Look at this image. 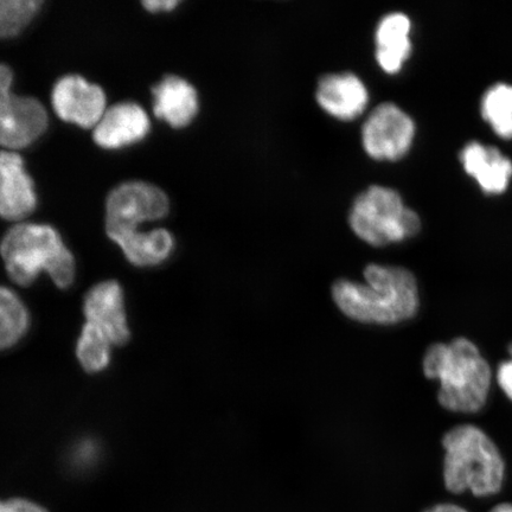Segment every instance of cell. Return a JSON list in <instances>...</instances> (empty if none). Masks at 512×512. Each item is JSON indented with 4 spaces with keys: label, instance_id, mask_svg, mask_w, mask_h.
Masks as SVG:
<instances>
[{
    "label": "cell",
    "instance_id": "cell-1",
    "mask_svg": "<svg viewBox=\"0 0 512 512\" xmlns=\"http://www.w3.org/2000/svg\"><path fill=\"white\" fill-rule=\"evenodd\" d=\"M163 190L145 182H128L115 188L106 203V232L136 266L162 264L174 251L175 241L165 229L138 232L139 224L163 219L169 213Z\"/></svg>",
    "mask_w": 512,
    "mask_h": 512
},
{
    "label": "cell",
    "instance_id": "cell-2",
    "mask_svg": "<svg viewBox=\"0 0 512 512\" xmlns=\"http://www.w3.org/2000/svg\"><path fill=\"white\" fill-rule=\"evenodd\" d=\"M364 283L339 279L332 299L344 316L370 325H396L418 315L420 292L415 275L401 266L369 264Z\"/></svg>",
    "mask_w": 512,
    "mask_h": 512
},
{
    "label": "cell",
    "instance_id": "cell-3",
    "mask_svg": "<svg viewBox=\"0 0 512 512\" xmlns=\"http://www.w3.org/2000/svg\"><path fill=\"white\" fill-rule=\"evenodd\" d=\"M422 370L439 382L438 401L446 411L473 414L482 411L494 374L477 345L465 337L435 343L425 352Z\"/></svg>",
    "mask_w": 512,
    "mask_h": 512
},
{
    "label": "cell",
    "instance_id": "cell-4",
    "mask_svg": "<svg viewBox=\"0 0 512 512\" xmlns=\"http://www.w3.org/2000/svg\"><path fill=\"white\" fill-rule=\"evenodd\" d=\"M443 448L444 484L452 494L470 492L476 497H490L502 490V453L482 428L470 424L451 428L444 435Z\"/></svg>",
    "mask_w": 512,
    "mask_h": 512
},
{
    "label": "cell",
    "instance_id": "cell-5",
    "mask_svg": "<svg viewBox=\"0 0 512 512\" xmlns=\"http://www.w3.org/2000/svg\"><path fill=\"white\" fill-rule=\"evenodd\" d=\"M0 254L9 277L18 285L30 286L43 271L49 273L57 287L73 284L74 256L49 226L18 224L4 236Z\"/></svg>",
    "mask_w": 512,
    "mask_h": 512
},
{
    "label": "cell",
    "instance_id": "cell-6",
    "mask_svg": "<svg viewBox=\"0 0 512 512\" xmlns=\"http://www.w3.org/2000/svg\"><path fill=\"white\" fill-rule=\"evenodd\" d=\"M348 222L358 239L376 248L412 239L421 228L418 213L406 206L400 192L381 184L369 185L355 197Z\"/></svg>",
    "mask_w": 512,
    "mask_h": 512
},
{
    "label": "cell",
    "instance_id": "cell-7",
    "mask_svg": "<svg viewBox=\"0 0 512 512\" xmlns=\"http://www.w3.org/2000/svg\"><path fill=\"white\" fill-rule=\"evenodd\" d=\"M415 136V121L392 101L374 107L361 128L362 149L376 162H399L411 151Z\"/></svg>",
    "mask_w": 512,
    "mask_h": 512
},
{
    "label": "cell",
    "instance_id": "cell-8",
    "mask_svg": "<svg viewBox=\"0 0 512 512\" xmlns=\"http://www.w3.org/2000/svg\"><path fill=\"white\" fill-rule=\"evenodd\" d=\"M12 72L0 63V145L22 149L46 131L48 115L40 101L11 92Z\"/></svg>",
    "mask_w": 512,
    "mask_h": 512
},
{
    "label": "cell",
    "instance_id": "cell-9",
    "mask_svg": "<svg viewBox=\"0 0 512 512\" xmlns=\"http://www.w3.org/2000/svg\"><path fill=\"white\" fill-rule=\"evenodd\" d=\"M315 99L320 110L331 118L349 123L366 113L370 92L360 75L336 72L320 76Z\"/></svg>",
    "mask_w": 512,
    "mask_h": 512
},
{
    "label": "cell",
    "instance_id": "cell-10",
    "mask_svg": "<svg viewBox=\"0 0 512 512\" xmlns=\"http://www.w3.org/2000/svg\"><path fill=\"white\" fill-rule=\"evenodd\" d=\"M53 105L63 120L88 128L98 125L104 117L106 96L99 86L81 76L68 75L56 83Z\"/></svg>",
    "mask_w": 512,
    "mask_h": 512
},
{
    "label": "cell",
    "instance_id": "cell-11",
    "mask_svg": "<svg viewBox=\"0 0 512 512\" xmlns=\"http://www.w3.org/2000/svg\"><path fill=\"white\" fill-rule=\"evenodd\" d=\"M83 311L87 323L100 330L113 345H124L130 339L124 293L117 281L94 286L86 294Z\"/></svg>",
    "mask_w": 512,
    "mask_h": 512
},
{
    "label": "cell",
    "instance_id": "cell-12",
    "mask_svg": "<svg viewBox=\"0 0 512 512\" xmlns=\"http://www.w3.org/2000/svg\"><path fill=\"white\" fill-rule=\"evenodd\" d=\"M411 32L412 21L405 12H388L379 19L374 31L375 61L383 73L399 74L411 59Z\"/></svg>",
    "mask_w": 512,
    "mask_h": 512
},
{
    "label": "cell",
    "instance_id": "cell-13",
    "mask_svg": "<svg viewBox=\"0 0 512 512\" xmlns=\"http://www.w3.org/2000/svg\"><path fill=\"white\" fill-rule=\"evenodd\" d=\"M36 208L34 183L24 170L21 156L0 151V216L19 221Z\"/></svg>",
    "mask_w": 512,
    "mask_h": 512
},
{
    "label": "cell",
    "instance_id": "cell-14",
    "mask_svg": "<svg viewBox=\"0 0 512 512\" xmlns=\"http://www.w3.org/2000/svg\"><path fill=\"white\" fill-rule=\"evenodd\" d=\"M150 130V120L142 107L132 102L118 104L106 111L94 131L96 144L106 149L136 143Z\"/></svg>",
    "mask_w": 512,
    "mask_h": 512
},
{
    "label": "cell",
    "instance_id": "cell-15",
    "mask_svg": "<svg viewBox=\"0 0 512 512\" xmlns=\"http://www.w3.org/2000/svg\"><path fill=\"white\" fill-rule=\"evenodd\" d=\"M467 175L475 178L488 194H502L507 190L512 177L511 160L502 155L496 147L472 142L460 153Z\"/></svg>",
    "mask_w": 512,
    "mask_h": 512
},
{
    "label": "cell",
    "instance_id": "cell-16",
    "mask_svg": "<svg viewBox=\"0 0 512 512\" xmlns=\"http://www.w3.org/2000/svg\"><path fill=\"white\" fill-rule=\"evenodd\" d=\"M155 114L175 128L192 123L200 111V100L194 86L176 75H169L152 89Z\"/></svg>",
    "mask_w": 512,
    "mask_h": 512
},
{
    "label": "cell",
    "instance_id": "cell-17",
    "mask_svg": "<svg viewBox=\"0 0 512 512\" xmlns=\"http://www.w3.org/2000/svg\"><path fill=\"white\" fill-rule=\"evenodd\" d=\"M30 316L15 292L0 287V350L8 349L27 334Z\"/></svg>",
    "mask_w": 512,
    "mask_h": 512
},
{
    "label": "cell",
    "instance_id": "cell-18",
    "mask_svg": "<svg viewBox=\"0 0 512 512\" xmlns=\"http://www.w3.org/2000/svg\"><path fill=\"white\" fill-rule=\"evenodd\" d=\"M482 115L499 137L512 139V86L491 87L483 98Z\"/></svg>",
    "mask_w": 512,
    "mask_h": 512
},
{
    "label": "cell",
    "instance_id": "cell-19",
    "mask_svg": "<svg viewBox=\"0 0 512 512\" xmlns=\"http://www.w3.org/2000/svg\"><path fill=\"white\" fill-rule=\"evenodd\" d=\"M112 343L95 326L86 323L76 348V355L83 369L88 373H99L107 368L111 361Z\"/></svg>",
    "mask_w": 512,
    "mask_h": 512
},
{
    "label": "cell",
    "instance_id": "cell-20",
    "mask_svg": "<svg viewBox=\"0 0 512 512\" xmlns=\"http://www.w3.org/2000/svg\"><path fill=\"white\" fill-rule=\"evenodd\" d=\"M41 0H0V38L14 37L31 22Z\"/></svg>",
    "mask_w": 512,
    "mask_h": 512
},
{
    "label": "cell",
    "instance_id": "cell-21",
    "mask_svg": "<svg viewBox=\"0 0 512 512\" xmlns=\"http://www.w3.org/2000/svg\"><path fill=\"white\" fill-rule=\"evenodd\" d=\"M508 360L499 363L496 370V381L507 398L512 401V343L509 345Z\"/></svg>",
    "mask_w": 512,
    "mask_h": 512
},
{
    "label": "cell",
    "instance_id": "cell-22",
    "mask_svg": "<svg viewBox=\"0 0 512 512\" xmlns=\"http://www.w3.org/2000/svg\"><path fill=\"white\" fill-rule=\"evenodd\" d=\"M0 512H48L34 502L27 499H9V501H0Z\"/></svg>",
    "mask_w": 512,
    "mask_h": 512
},
{
    "label": "cell",
    "instance_id": "cell-23",
    "mask_svg": "<svg viewBox=\"0 0 512 512\" xmlns=\"http://www.w3.org/2000/svg\"><path fill=\"white\" fill-rule=\"evenodd\" d=\"M179 4L178 0H149V2H144L143 5L149 11H170Z\"/></svg>",
    "mask_w": 512,
    "mask_h": 512
},
{
    "label": "cell",
    "instance_id": "cell-24",
    "mask_svg": "<svg viewBox=\"0 0 512 512\" xmlns=\"http://www.w3.org/2000/svg\"><path fill=\"white\" fill-rule=\"evenodd\" d=\"M424 512H469L465 508L460 507L454 503H439L432 505L431 508L426 509Z\"/></svg>",
    "mask_w": 512,
    "mask_h": 512
},
{
    "label": "cell",
    "instance_id": "cell-25",
    "mask_svg": "<svg viewBox=\"0 0 512 512\" xmlns=\"http://www.w3.org/2000/svg\"><path fill=\"white\" fill-rule=\"evenodd\" d=\"M490 512H512V503H501V504H498Z\"/></svg>",
    "mask_w": 512,
    "mask_h": 512
}]
</instances>
